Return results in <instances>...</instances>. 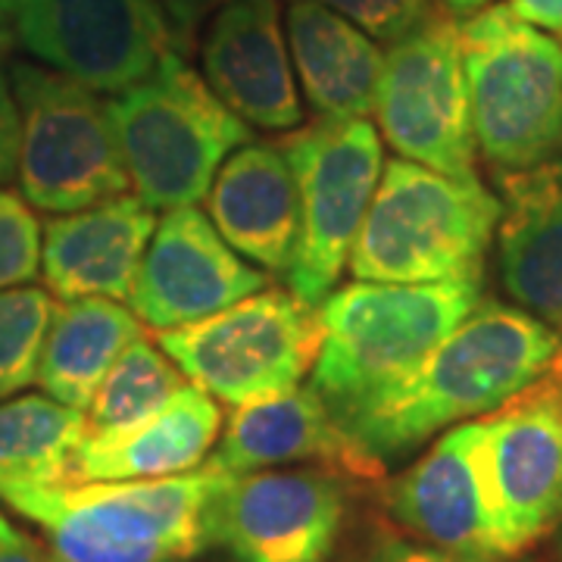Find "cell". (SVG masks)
Listing matches in <instances>:
<instances>
[{"instance_id":"26","label":"cell","mask_w":562,"mask_h":562,"mask_svg":"<svg viewBox=\"0 0 562 562\" xmlns=\"http://www.w3.org/2000/svg\"><path fill=\"white\" fill-rule=\"evenodd\" d=\"M54 306V297L41 288L0 291V403L38 382L41 350Z\"/></svg>"},{"instance_id":"32","label":"cell","mask_w":562,"mask_h":562,"mask_svg":"<svg viewBox=\"0 0 562 562\" xmlns=\"http://www.w3.org/2000/svg\"><path fill=\"white\" fill-rule=\"evenodd\" d=\"M0 562H54L47 543L32 538L25 528L0 513Z\"/></svg>"},{"instance_id":"28","label":"cell","mask_w":562,"mask_h":562,"mask_svg":"<svg viewBox=\"0 0 562 562\" xmlns=\"http://www.w3.org/2000/svg\"><path fill=\"white\" fill-rule=\"evenodd\" d=\"M338 13L375 41H401L441 10V0H310Z\"/></svg>"},{"instance_id":"11","label":"cell","mask_w":562,"mask_h":562,"mask_svg":"<svg viewBox=\"0 0 562 562\" xmlns=\"http://www.w3.org/2000/svg\"><path fill=\"white\" fill-rule=\"evenodd\" d=\"M382 138L403 160L475 179V132L462 69L460 22L438 10L384 54L375 94Z\"/></svg>"},{"instance_id":"12","label":"cell","mask_w":562,"mask_h":562,"mask_svg":"<svg viewBox=\"0 0 562 562\" xmlns=\"http://www.w3.org/2000/svg\"><path fill=\"white\" fill-rule=\"evenodd\" d=\"M375 503L384 522L416 541L482 560H513L503 541L484 416L447 428L413 465L382 479Z\"/></svg>"},{"instance_id":"17","label":"cell","mask_w":562,"mask_h":562,"mask_svg":"<svg viewBox=\"0 0 562 562\" xmlns=\"http://www.w3.org/2000/svg\"><path fill=\"white\" fill-rule=\"evenodd\" d=\"M294 462L341 469L366 484H379L387 475L344 435L313 387H294L266 401L235 406L206 469L241 475Z\"/></svg>"},{"instance_id":"37","label":"cell","mask_w":562,"mask_h":562,"mask_svg":"<svg viewBox=\"0 0 562 562\" xmlns=\"http://www.w3.org/2000/svg\"><path fill=\"white\" fill-rule=\"evenodd\" d=\"M560 528H562V525H560Z\"/></svg>"},{"instance_id":"36","label":"cell","mask_w":562,"mask_h":562,"mask_svg":"<svg viewBox=\"0 0 562 562\" xmlns=\"http://www.w3.org/2000/svg\"><path fill=\"white\" fill-rule=\"evenodd\" d=\"M557 557H560V562H562V528L557 531Z\"/></svg>"},{"instance_id":"25","label":"cell","mask_w":562,"mask_h":562,"mask_svg":"<svg viewBox=\"0 0 562 562\" xmlns=\"http://www.w3.org/2000/svg\"><path fill=\"white\" fill-rule=\"evenodd\" d=\"M184 384V372L162 353L160 344L138 338L122 350L120 360L110 366V372L98 384L85 409V435H116L150 419Z\"/></svg>"},{"instance_id":"29","label":"cell","mask_w":562,"mask_h":562,"mask_svg":"<svg viewBox=\"0 0 562 562\" xmlns=\"http://www.w3.org/2000/svg\"><path fill=\"white\" fill-rule=\"evenodd\" d=\"M344 562H509V560H482V557H465L453 550H441L431 543H422L409 535L397 531L394 525L375 522V528L366 535L360 547L350 550Z\"/></svg>"},{"instance_id":"14","label":"cell","mask_w":562,"mask_h":562,"mask_svg":"<svg viewBox=\"0 0 562 562\" xmlns=\"http://www.w3.org/2000/svg\"><path fill=\"white\" fill-rule=\"evenodd\" d=\"M262 269L241 260L198 206L169 210L144 250L132 284V313L157 331L206 319L269 288Z\"/></svg>"},{"instance_id":"35","label":"cell","mask_w":562,"mask_h":562,"mask_svg":"<svg viewBox=\"0 0 562 562\" xmlns=\"http://www.w3.org/2000/svg\"><path fill=\"white\" fill-rule=\"evenodd\" d=\"M494 0H443V10L450 13V16H457V20H465V16H472V13H479L484 7H491Z\"/></svg>"},{"instance_id":"22","label":"cell","mask_w":562,"mask_h":562,"mask_svg":"<svg viewBox=\"0 0 562 562\" xmlns=\"http://www.w3.org/2000/svg\"><path fill=\"white\" fill-rule=\"evenodd\" d=\"M291 63L319 120H366L375 113L384 50L353 22L310 0L288 7Z\"/></svg>"},{"instance_id":"19","label":"cell","mask_w":562,"mask_h":562,"mask_svg":"<svg viewBox=\"0 0 562 562\" xmlns=\"http://www.w3.org/2000/svg\"><path fill=\"white\" fill-rule=\"evenodd\" d=\"M503 291L562 341V160L501 172Z\"/></svg>"},{"instance_id":"3","label":"cell","mask_w":562,"mask_h":562,"mask_svg":"<svg viewBox=\"0 0 562 562\" xmlns=\"http://www.w3.org/2000/svg\"><path fill=\"white\" fill-rule=\"evenodd\" d=\"M222 472L29 487L3 497L35 522L54 562H191L206 553V506Z\"/></svg>"},{"instance_id":"24","label":"cell","mask_w":562,"mask_h":562,"mask_svg":"<svg viewBox=\"0 0 562 562\" xmlns=\"http://www.w3.org/2000/svg\"><path fill=\"white\" fill-rule=\"evenodd\" d=\"M85 441V413L47 394L0 403V501L66 482L72 453Z\"/></svg>"},{"instance_id":"21","label":"cell","mask_w":562,"mask_h":562,"mask_svg":"<svg viewBox=\"0 0 562 562\" xmlns=\"http://www.w3.org/2000/svg\"><path fill=\"white\" fill-rule=\"evenodd\" d=\"M222 409L206 391L184 384L150 419L79 443L63 484L172 479L206 465L220 441Z\"/></svg>"},{"instance_id":"1","label":"cell","mask_w":562,"mask_h":562,"mask_svg":"<svg viewBox=\"0 0 562 562\" xmlns=\"http://www.w3.org/2000/svg\"><path fill=\"white\" fill-rule=\"evenodd\" d=\"M560 347V335L519 306L482 301L397 394L347 428V438L387 472L438 431L501 409L541 379Z\"/></svg>"},{"instance_id":"2","label":"cell","mask_w":562,"mask_h":562,"mask_svg":"<svg viewBox=\"0 0 562 562\" xmlns=\"http://www.w3.org/2000/svg\"><path fill=\"white\" fill-rule=\"evenodd\" d=\"M482 303V276L391 284L353 281L319 306L322 347L310 387L353 428L422 369Z\"/></svg>"},{"instance_id":"30","label":"cell","mask_w":562,"mask_h":562,"mask_svg":"<svg viewBox=\"0 0 562 562\" xmlns=\"http://www.w3.org/2000/svg\"><path fill=\"white\" fill-rule=\"evenodd\" d=\"M20 103L13 94L10 69H3V63H0V188L10 184L20 172Z\"/></svg>"},{"instance_id":"15","label":"cell","mask_w":562,"mask_h":562,"mask_svg":"<svg viewBox=\"0 0 562 562\" xmlns=\"http://www.w3.org/2000/svg\"><path fill=\"white\" fill-rule=\"evenodd\" d=\"M503 541L516 560L562 525V375L547 369L487 413Z\"/></svg>"},{"instance_id":"31","label":"cell","mask_w":562,"mask_h":562,"mask_svg":"<svg viewBox=\"0 0 562 562\" xmlns=\"http://www.w3.org/2000/svg\"><path fill=\"white\" fill-rule=\"evenodd\" d=\"M157 3H160V10L169 20L179 54H191L194 44H198L203 22L210 20L213 13H220L228 0H157Z\"/></svg>"},{"instance_id":"34","label":"cell","mask_w":562,"mask_h":562,"mask_svg":"<svg viewBox=\"0 0 562 562\" xmlns=\"http://www.w3.org/2000/svg\"><path fill=\"white\" fill-rule=\"evenodd\" d=\"M16 3L20 0H0V63L13 54L16 41Z\"/></svg>"},{"instance_id":"6","label":"cell","mask_w":562,"mask_h":562,"mask_svg":"<svg viewBox=\"0 0 562 562\" xmlns=\"http://www.w3.org/2000/svg\"><path fill=\"white\" fill-rule=\"evenodd\" d=\"M472 132L482 157L516 172L562 154V44L509 3L460 22Z\"/></svg>"},{"instance_id":"9","label":"cell","mask_w":562,"mask_h":562,"mask_svg":"<svg viewBox=\"0 0 562 562\" xmlns=\"http://www.w3.org/2000/svg\"><path fill=\"white\" fill-rule=\"evenodd\" d=\"M10 81L22 120L16 179L29 206L76 213L132 188L106 101L38 63H13Z\"/></svg>"},{"instance_id":"7","label":"cell","mask_w":562,"mask_h":562,"mask_svg":"<svg viewBox=\"0 0 562 562\" xmlns=\"http://www.w3.org/2000/svg\"><path fill=\"white\" fill-rule=\"evenodd\" d=\"M362 487L328 465L222 475L206 506V550L225 562H338Z\"/></svg>"},{"instance_id":"18","label":"cell","mask_w":562,"mask_h":562,"mask_svg":"<svg viewBox=\"0 0 562 562\" xmlns=\"http://www.w3.org/2000/svg\"><path fill=\"white\" fill-rule=\"evenodd\" d=\"M154 228V210L132 194L54 216L41 228V279L60 301H128Z\"/></svg>"},{"instance_id":"33","label":"cell","mask_w":562,"mask_h":562,"mask_svg":"<svg viewBox=\"0 0 562 562\" xmlns=\"http://www.w3.org/2000/svg\"><path fill=\"white\" fill-rule=\"evenodd\" d=\"M509 7L519 20L562 35V0H509Z\"/></svg>"},{"instance_id":"10","label":"cell","mask_w":562,"mask_h":562,"mask_svg":"<svg viewBox=\"0 0 562 562\" xmlns=\"http://www.w3.org/2000/svg\"><path fill=\"white\" fill-rule=\"evenodd\" d=\"M297 179L301 232L284 279L322 306L341 279L382 179V138L369 120H316L279 140Z\"/></svg>"},{"instance_id":"13","label":"cell","mask_w":562,"mask_h":562,"mask_svg":"<svg viewBox=\"0 0 562 562\" xmlns=\"http://www.w3.org/2000/svg\"><path fill=\"white\" fill-rule=\"evenodd\" d=\"M16 41L94 94L128 91L179 50L157 0H20Z\"/></svg>"},{"instance_id":"8","label":"cell","mask_w":562,"mask_h":562,"mask_svg":"<svg viewBox=\"0 0 562 562\" xmlns=\"http://www.w3.org/2000/svg\"><path fill=\"white\" fill-rule=\"evenodd\" d=\"M157 344L194 387L247 406L301 387L319 357L322 313L269 284L206 319L157 331Z\"/></svg>"},{"instance_id":"23","label":"cell","mask_w":562,"mask_h":562,"mask_svg":"<svg viewBox=\"0 0 562 562\" xmlns=\"http://www.w3.org/2000/svg\"><path fill=\"white\" fill-rule=\"evenodd\" d=\"M138 338H144L138 319L120 301L76 297L57 303L38 362L44 394L85 413L110 366Z\"/></svg>"},{"instance_id":"5","label":"cell","mask_w":562,"mask_h":562,"mask_svg":"<svg viewBox=\"0 0 562 562\" xmlns=\"http://www.w3.org/2000/svg\"><path fill=\"white\" fill-rule=\"evenodd\" d=\"M106 113L135 198L150 210L198 206L222 162L254 138L179 50L113 94Z\"/></svg>"},{"instance_id":"20","label":"cell","mask_w":562,"mask_h":562,"mask_svg":"<svg viewBox=\"0 0 562 562\" xmlns=\"http://www.w3.org/2000/svg\"><path fill=\"white\" fill-rule=\"evenodd\" d=\"M206 213L232 250L284 276L301 232L297 179L279 144L247 140L222 162L206 191Z\"/></svg>"},{"instance_id":"27","label":"cell","mask_w":562,"mask_h":562,"mask_svg":"<svg viewBox=\"0 0 562 562\" xmlns=\"http://www.w3.org/2000/svg\"><path fill=\"white\" fill-rule=\"evenodd\" d=\"M41 272V222L25 198L0 188V291L20 288Z\"/></svg>"},{"instance_id":"16","label":"cell","mask_w":562,"mask_h":562,"mask_svg":"<svg viewBox=\"0 0 562 562\" xmlns=\"http://www.w3.org/2000/svg\"><path fill=\"white\" fill-rule=\"evenodd\" d=\"M201 76L238 120L266 132L303 125L279 0H228L201 41Z\"/></svg>"},{"instance_id":"4","label":"cell","mask_w":562,"mask_h":562,"mask_svg":"<svg viewBox=\"0 0 562 562\" xmlns=\"http://www.w3.org/2000/svg\"><path fill=\"white\" fill-rule=\"evenodd\" d=\"M497 222L501 198L479 176L453 179L394 157L382 169L347 266L357 281L391 284L484 276Z\"/></svg>"}]
</instances>
